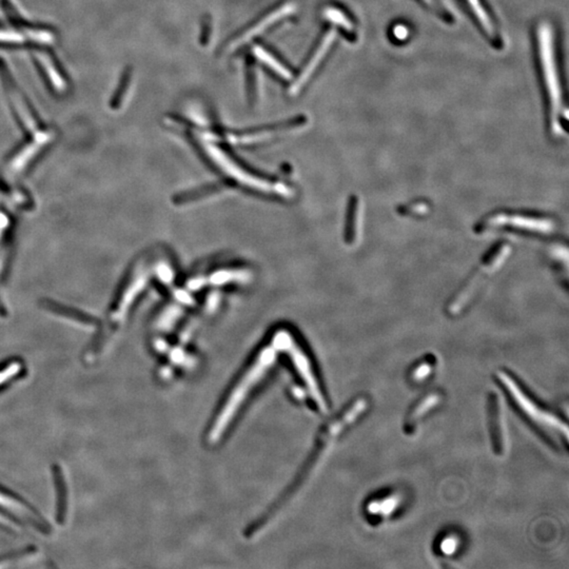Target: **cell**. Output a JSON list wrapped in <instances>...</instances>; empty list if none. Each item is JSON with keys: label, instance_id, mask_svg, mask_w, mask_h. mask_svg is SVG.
Wrapping results in <instances>:
<instances>
[{"label": "cell", "instance_id": "obj_4", "mask_svg": "<svg viewBox=\"0 0 569 569\" xmlns=\"http://www.w3.org/2000/svg\"><path fill=\"white\" fill-rule=\"evenodd\" d=\"M0 529L13 535L49 536L52 526L28 501L0 485Z\"/></svg>", "mask_w": 569, "mask_h": 569}, {"label": "cell", "instance_id": "obj_2", "mask_svg": "<svg viewBox=\"0 0 569 569\" xmlns=\"http://www.w3.org/2000/svg\"><path fill=\"white\" fill-rule=\"evenodd\" d=\"M558 229L555 217L535 211L498 210L485 215L474 227L476 234L498 231L525 235H550Z\"/></svg>", "mask_w": 569, "mask_h": 569}, {"label": "cell", "instance_id": "obj_12", "mask_svg": "<svg viewBox=\"0 0 569 569\" xmlns=\"http://www.w3.org/2000/svg\"><path fill=\"white\" fill-rule=\"evenodd\" d=\"M362 203L360 197H353L349 199L347 208L345 241L349 246H357L362 231Z\"/></svg>", "mask_w": 569, "mask_h": 569}, {"label": "cell", "instance_id": "obj_23", "mask_svg": "<svg viewBox=\"0 0 569 569\" xmlns=\"http://www.w3.org/2000/svg\"><path fill=\"white\" fill-rule=\"evenodd\" d=\"M459 539L454 536L447 535L442 539L441 541V550L445 555H452L456 548L459 547Z\"/></svg>", "mask_w": 569, "mask_h": 569}, {"label": "cell", "instance_id": "obj_15", "mask_svg": "<svg viewBox=\"0 0 569 569\" xmlns=\"http://www.w3.org/2000/svg\"><path fill=\"white\" fill-rule=\"evenodd\" d=\"M399 496L387 494L371 501L368 505V513L375 517H387L392 515L400 505Z\"/></svg>", "mask_w": 569, "mask_h": 569}, {"label": "cell", "instance_id": "obj_19", "mask_svg": "<svg viewBox=\"0 0 569 569\" xmlns=\"http://www.w3.org/2000/svg\"><path fill=\"white\" fill-rule=\"evenodd\" d=\"M254 52H256V56H258L261 61L267 63V65L269 66L272 70H274L278 75L284 78H290L291 73H290L289 70H288L276 56H273L271 53L261 47L256 48Z\"/></svg>", "mask_w": 569, "mask_h": 569}, {"label": "cell", "instance_id": "obj_3", "mask_svg": "<svg viewBox=\"0 0 569 569\" xmlns=\"http://www.w3.org/2000/svg\"><path fill=\"white\" fill-rule=\"evenodd\" d=\"M513 247L508 241H500L494 244L481 259L474 273L448 301L446 312L451 316L462 314L474 302L485 283L504 265Z\"/></svg>", "mask_w": 569, "mask_h": 569}, {"label": "cell", "instance_id": "obj_7", "mask_svg": "<svg viewBox=\"0 0 569 569\" xmlns=\"http://www.w3.org/2000/svg\"><path fill=\"white\" fill-rule=\"evenodd\" d=\"M1 6L6 12V16L10 19L11 24L15 26V30L19 31V33L23 32L26 38H31L32 41L41 43H51L54 41L55 34L53 31L28 23L15 8L14 4L12 2L9 0H2Z\"/></svg>", "mask_w": 569, "mask_h": 569}, {"label": "cell", "instance_id": "obj_9", "mask_svg": "<svg viewBox=\"0 0 569 569\" xmlns=\"http://www.w3.org/2000/svg\"><path fill=\"white\" fill-rule=\"evenodd\" d=\"M335 36H337V32H335V28H330V30L325 33L322 41L318 43V48L312 53L311 56L309 57L308 61H307L306 65L304 66L302 71H301L300 75H298L296 80L294 81L293 85H292L291 88L292 92H298V90L308 81V79L311 78L312 74L314 73L316 68L320 65V61L324 59L329 49H330V46L333 45V41H335Z\"/></svg>", "mask_w": 569, "mask_h": 569}, {"label": "cell", "instance_id": "obj_28", "mask_svg": "<svg viewBox=\"0 0 569 569\" xmlns=\"http://www.w3.org/2000/svg\"><path fill=\"white\" fill-rule=\"evenodd\" d=\"M4 311V306H2L1 301H0V312Z\"/></svg>", "mask_w": 569, "mask_h": 569}, {"label": "cell", "instance_id": "obj_18", "mask_svg": "<svg viewBox=\"0 0 569 569\" xmlns=\"http://www.w3.org/2000/svg\"><path fill=\"white\" fill-rule=\"evenodd\" d=\"M436 364L437 357H434V355H426V357L417 362L414 367V369H412V373H410L412 381L415 382V383L425 381V380L432 375V371L434 370Z\"/></svg>", "mask_w": 569, "mask_h": 569}, {"label": "cell", "instance_id": "obj_14", "mask_svg": "<svg viewBox=\"0 0 569 569\" xmlns=\"http://www.w3.org/2000/svg\"><path fill=\"white\" fill-rule=\"evenodd\" d=\"M26 366L21 359L0 362V393L12 387L26 377Z\"/></svg>", "mask_w": 569, "mask_h": 569}, {"label": "cell", "instance_id": "obj_13", "mask_svg": "<svg viewBox=\"0 0 569 569\" xmlns=\"http://www.w3.org/2000/svg\"><path fill=\"white\" fill-rule=\"evenodd\" d=\"M291 11L292 6H290V4L280 6V8L272 11V12H270L269 14L266 15L265 17H263V19H261L258 24H256V25L252 26L251 28H248V31L244 32L243 34L239 35V36L237 37L234 41H233V46H234L233 48L237 47V46L241 45V43H245V41H249L250 38L256 36V35L261 34V32L265 31V28H267L268 26L273 25L274 23H276V21L283 19V17H285L286 15L289 14Z\"/></svg>", "mask_w": 569, "mask_h": 569}, {"label": "cell", "instance_id": "obj_27", "mask_svg": "<svg viewBox=\"0 0 569 569\" xmlns=\"http://www.w3.org/2000/svg\"><path fill=\"white\" fill-rule=\"evenodd\" d=\"M9 201H10V197H6L4 192L0 191V211H2L1 208L4 207V206H6V204L9 203Z\"/></svg>", "mask_w": 569, "mask_h": 569}, {"label": "cell", "instance_id": "obj_25", "mask_svg": "<svg viewBox=\"0 0 569 569\" xmlns=\"http://www.w3.org/2000/svg\"><path fill=\"white\" fill-rule=\"evenodd\" d=\"M395 34L399 39L405 38L408 34L407 28H404V26H397V28H395Z\"/></svg>", "mask_w": 569, "mask_h": 569}, {"label": "cell", "instance_id": "obj_10", "mask_svg": "<svg viewBox=\"0 0 569 569\" xmlns=\"http://www.w3.org/2000/svg\"><path fill=\"white\" fill-rule=\"evenodd\" d=\"M442 393L438 391H430L426 395H422L419 400L412 406L405 421H404V430L406 434H412L417 429L419 422L423 419L426 414H429L434 408L442 402Z\"/></svg>", "mask_w": 569, "mask_h": 569}, {"label": "cell", "instance_id": "obj_6", "mask_svg": "<svg viewBox=\"0 0 569 569\" xmlns=\"http://www.w3.org/2000/svg\"><path fill=\"white\" fill-rule=\"evenodd\" d=\"M0 81L4 85L9 105L12 108L15 118L19 120L21 127L31 134L32 137H53L54 134L51 130L41 126L39 120L35 115L28 100L19 90L14 78H12L6 63L1 61H0Z\"/></svg>", "mask_w": 569, "mask_h": 569}, {"label": "cell", "instance_id": "obj_22", "mask_svg": "<svg viewBox=\"0 0 569 569\" xmlns=\"http://www.w3.org/2000/svg\"><path fill=\"white\" fill-rule=\"evenodd\" d=\"M327 17L330 19L333 23L337 24L340 28H344L347 32L351 33L353 31V24L349 21V19L343 14V12L337 10V9H328L326 13Z\"/></svg>", "mask_w": 569, "mask_h": 569}, {"label": "cell", "instance_id": "obj_17", "mask_svg": "<svg viewBox=\"0 0 569 569\" xmlns=\"http://www.w3.org/2000/svg\"><path fill=\"white\" fill-rule=\"evenodd\" d=\"M432 205L426 199H415L397 208V212L402 216L410 217H425L432 212Z\"/></svg>", "mask_w": 569, "mask_h": 569}, {"label": "cell", "instance_id": "obj_8", "mask_svg": "<svg viewBox=\"0 0 569 569\" xmlns=\"http://www.w3.org/2000/svg\"><path fill=\"white\" fill-rule=\"evenodd\" d=\"M503 417H504L498 395L491 392L489 399V432L492 450L498 456H503L506 450V432Z\"/></svg>", "mask_w": 569, "mask_h": 569}, {"label": "cell", "instance_id": "obj_5", "mask_svg": "<svg viewBox=\"0 0 569 569\" xmlns=\"http://www.w3.org/2000/svg\"><path fill=\"white\" fill-rule=\"evenodd\" d=\"M540 61H541L545 87L550 103V130L553 135L560 137L565 133L562 126V116L568 120V111H563V100L555 61V41L550 25L543 23L538 28Z\"/></svg>", "mask_w": 569, "mask_h": 569}, {"label": "cell", "instance_id": "obj_11", "mask_svg": "<svg viewBox=\"0 0 569 569\" xmlns=\"http://www.w3.org/2000/svg\"><path fill=\"white\" fill-rule=\"evenodd\" d=\"M34 61L38 66L48 85L57 93H63L67 89V80L61 68L57 65L51 54L47 52H34Z\"/></svg>", "mask_w": 569, "mask_h": 569}, {"label": "cell", "instance_id": "obj_21", "mask_svg": "<svg viewBox=\"0 0 569 569\" xmlns=\"http://www.w3.org/2000/svg\"><path fill=\"white\" fill-rule=\"evenodd\" d=\"M26 37L16 30H10L0 26V45H21Z\"/></svg>", "mask_w": 569, "mask_h": 569}, {"label": "cell", "instance_id": "obj_20", "mask_svg": "<svg viewBox=\"0 0 569 569\" xmlns=\"http://www.w3.org/2000/svg\"><path fill=\"white\" fill-rule=\"evenodd\" d=\"M132 80V73L130 71H126V73L122 76V81L118 85V91L115 92V95L112 98L111 107L113 109H120L126 98L127 93L129 92L130 83Z\"/></svg>", "mask_w": 569, "mask_h": 569}, {"label": "cell", "instance_id": "obj_24", "mask_svg": "<svg viewBox=\"0 0 569 569\" xmlns=\"http://www.w3.org/2000/svg\"><path fill=\"white\" fill-rule=\"evenodd\" d=\"M424 1L427 2L428 6H432L434 10L438 11L440 14L443 15V16H445V10L442 8L438 0H424Z\"/></svg>", "mask_w": 569, "mask_h": 569}, {"label": "cell", "instance_id": "obj_26", "mask_svg": "<svg viewBox=\"0 0 569 569\" xmlns=\"http://www.w3.org/2000/svg\"><path fill=\"white\" fill-rule=\"evenodd\" d=\"M210 23L207 21V23H205V26L203 28V34H202V39L205 41H208L209 37H210Z\"/></svg>", "mask_w": 569, "mask_h": 569}, {"label": "cell", "instance_id": "obj_1", "mask_svg": "<svg viewBox=\"0 0 569 569\" xmlns=\"http://www.w3.org/2000/svg\"><path fill=\"white\" fill-rule=\"evenodd\" d=\"M496 379L520 414L526 417L548 443L558 448L562 445L568 446V427L565 421L535 401L508 371H496Z\"/></svg>", "mask_w": 569, "mask_h": 569}, {"label": "cell", "instance_id": "obj_16", "mask_svg": "<svg viewBox=\"0 0 569 569\" xmlns=\"http://www.w3.org/2000/svg\"><path fill=\"white\" fill-rule=\"evenodd\" d=\"M467 2L472 12H474V14L476 15V19H478L479 23H480V25L484 28L487 36L494 41H498V33H496V26H494V23H492L491 17L487 14L486 10H485L484 6L481 4L480 0H467Z\"/></svg>", "mask_w": 569, "mask_h": 569}]
</instances>
